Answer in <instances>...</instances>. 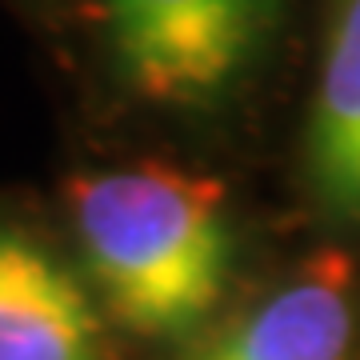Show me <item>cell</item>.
<instances>
[{"label":"cell","instance_id":"cell-1","mask_svg":"<svg viewBox=\"0 0 360 360\" xmlns=\"http://www.w3.org/2000/svg\"><path fill=\"white\" fill-rule=\"evenodd\" d=\"M72 220L112 321L144 340L193 333L229 288V200L205 172L132 165L80 176Z\"/></svg>","mask_w":360,"mask_h":360},{"label":"cell","instance_id":"cell-2","mask_svg":"<svg viewBox=\"0 0 360 360\" xmlns=\"http://www.w3.org/2000/svg\"><path fill=\"white\" fill-rule=\"evenodd\" d=\"M272 20L276 0H104L116 72L160 108H205L229 96Z\"/></svg>","mask_w":360,"mask_h":360},{"label":"cell","instance_id":"cell-3","mask_svg":"<svg viewBox=\"0 0 360 360\" xmlns=\"http://www.w3.org/2000/svg\"><path fill=\"white\" fill-rule=\"evenodd\" d=\"M352 333V272L340 257H312L196 360H348Z\"/></svg>","mask_w":360,"mask_h":360},{"label":"cell","instance_id":"cell-4","mask_svg":"<svg viewBox=\"0 0 360 360\" xmlns=\"http://www.w3.org/2000/svg\"><path fill=\"white\" fill-rule=\"evenodd\" d=\"M0 360H101V321L44 245L0 229Z\"/></svg>","mask_w":360,"mask_h":360},{"label":"cell","instance_id":"cell-5","mask_svg":"<svg viewBox=\"0 0 360 360\" xmlns=\"http://www.w3.org/2000/svg\"><path fill=\"white\" fill-rule=\"evenodd\" d=\"M312 193L328 212L360 220V0H336L309 136H304Z\"/></svg>","mask_w":360,"mask_h":360}]
</instances>
